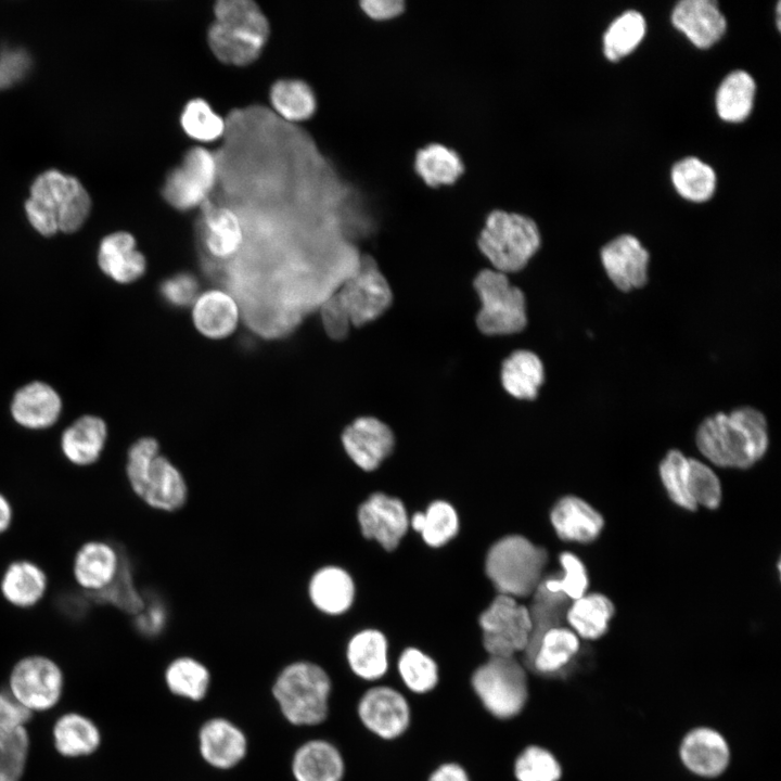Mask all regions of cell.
I'll return each mask as SVG.
<instances>
[{
  "label": "cell",
  "mask_w": 781,
  "mask_h": 781,
  "mask_svg": "<svg viewBox=\"0 0 781 781\" xmlns=\"http://www.w3.org/2000/svg\"><path fill=\"white\" fill-rule=\"evenodd\" d=\"M513 774L516 781H560L563 768L551 751L530 744L515 757Z\"/></svg>",
  "instance_id": "46"
},
{
  "label": "cell",
  "mask_w": 781,
  "mask_h": 781,
  "mask_svg": "<svg viewBox=\"0 0 781 781\" xmlns=\"http://www.w3.org/2000/svg\"><path fill=\"white\" fill-rule=\"evenodd\" d=\"M341 441L351 462L366 472L377 469L395 446L389 426L373 417L354 420L342 432Z\"/></svg>",
  "instance_id": "17"
},
{
  "label": "cell",
  "mask_w": 781,
  "mask_h": 781,
  "mask_svg": "<svg viewBox=\"0 0 781 781\" xmlns=\"http://www.w3.org/2000/svg\"><path fill=\"white\" fill-rule=\"evenodd\" d=\"M688 484L696 508L716 509L721 501V485L715 472L705 463L689 458Z\"/></svg>",
  "instance_id": "51"
},
{
  "label": "cell",
  "mask_w": 781,
  "mask_h": 781,
  "mask_svg": "<svg viewBox=\"0 0 781 781\" xmlns=\"http://www.w3.org/2000/svg\"><path fill=\"white\" fill-rule=\"evenodd\" d=\"M470 682L482 706L496 719L515 718L528 702L527 669L516 657L488 656L474 669Z\"/></svg>",
  "instance_id": "7"
},
{
  "label": "cell",
  "mask_w": 781,
  "mask_h": 781,
  "mask_svg": "<svg viewBox=\"0 0 781 781\" xmlns=\"http://www.w3.org/2000/svg\"><path fill=\"white\" fill-rule=\"evenodd\" d=\"M409 526L433 548L443 547L459 532L460 518L454 507L446 500H434L424 512H414Z\"/></svg>",
  "instance_id": "38"
},
{
  "label": "cell",
  "mask_w": 781,
  "mask_h": 781,
  "mask_svg": "<svg viewBox=\"0 0 781 781\" xmlns=\"http://www.w3.org/2000/svg\"><path fill=\"white\" fill-rule=\"evenodd\" d=\"M689 458L679 450H670L660 464V476L662 484L670 498L678 507L695 511L697 508L693 502L688 484Z\"/></svg>",
  "instance_id": "48"
},
{
  "label": "cell",
  "mask_w": 781,
  "mask_h": 781,
  "mask_svg": "<svg viewBox=\"0 0 781 781\" xmlns=\"http://www.w3.org/2000/svg\"><path fill=\"white\" fill-rule=\"evenodd\" d=\"M143 609L133 616L137 631L145 638H155L163 633L168 623V610L164 601L144 594Z\"/></svg>",
  "instance_id": "53"
},
{
  "label": "cell",
  "mask_w": 781,
  "mask_h": 781,
  "mask_svg": "<svg viewBox=\"0 0 781 781\" xmlns=\"http://www.w3.org/2000/svg\"><path fill=\"white\" fill-rule=\"evenodd\" d=\"M701 453L722 468L747 469L767 451L768 427L764 414L751 407L706 418L696 431Z\"/></svg>",
  "instance_id": "1"
},
{
  "label": "cell",
  "mask_w": 781,
  "mask_h": 781,
  "mask_svg": "<svg viewBox=\"0 0 781 781\" xmlns=\"http://www.w3.org/2000/svg\"><path fill=\"white\" fill-rule=\"evenodd\" d=\"M545 381V369L540 358L529 350H516L502 363L501 383L512 397L533 400Z\"/></svg>",
  "instance_id": "36"
},
{
  "label": "cell",
  "mask_w": 781,
  "mask_h": 781,
  "mask_svg": "<svg viewBox=\"0 0 781 781\" xmlns=\"http://www.w3.org/2000/svg\"><path fill=\"white\" fill-rule=\"evenodd\" d=\"M86 594L91 603L111 605L130 616L138 614L145 601L144 593L136 584L133 566L126 551H121L120 566L114 580L103 590Z\"/></svg>",
  "instance_id": "40"
},
{
  "label": "cell",
  "mask_w": 781,
  "mask_h": 781,
  "mask_svg": "<svg viewBox=\"0 0 781 781\" xmlns=\"http://www.w3.org/2000/svg\"><path fill=\"white\" fill-rule=\"evenodd\" d=\"M165 304L181 309L192 306L200 294L199 279L190 272L181 271L165 278L158 287Z\"/></svg>",
  "instance_id": "52"
},
{
  "label": "cell",
  "mask_w": 781,
  "mask_h": 781,
  "mask_svg": "<svg viewBox=\"0 0 781 781\" xmlns=\"http://www.w3.org/2000/svg\"><path fill=\"white\" fill-rule=\"evenodd\" d=\"M189 498L190 486L182 470L159 453L150 468L139 499L151 510L172 514L181 511Z\"/></svg>",
  "instance_id": "19"
},
{
  "label": "cell",
  "mask_w": 781,
  "mask_h": 781,
  "mask_svg": "<svg viewBox=\"0 0 781 781\" xmlns=\"http://www.w3.org/2000/svg\"><path fill=\"white\" fill-rule=\"evenodd\" d=\"M202 241L206 252L218 260L233 257L242 247L243 226L234 210L204 204Z\"/></svg>",
  "instance_id": "32"
},
{
  "label": "cell",
  "mask_w": 781,
  "mask_h": 781,
  "mask_svg": "<svg viewBox=\"0 0 781 781\" xmlns=\"http://www.w3.org/2000/svg\"><path fill=\"white\" fill-rule=\"evenodd\" d=\"M207 33L208 46L225 64L245 66L256 61L270 34L267 16L251 0H219Z\"/></svg>",
  "instance_id": "3"
},
{
  "label": "cell",
  "mask_w": 781,
  "mask_h": 781,
  "mask_svg": "<svg viewBox=\"0 0 781 781\" xmlns=\"http://www.w3.org/2000/svg\"><path fill=\"white\" fill-rule=\"evenodd\" d=\"M180 125L189 138L203 144L217 141L226 130L225 119L202 98L185 103Z\"/></svg>",
  "instance_id": "45"
},
{
  "label": "cell",
  "mask_w": 781,
  "mask_h": 781,
  "mask_svg": "<svg viewBox=\"0 0 781 781\" xmlns=\"http://www.w3.org/2000/svg\"><path fill=\"white\" fill-rule=\"evenodd\" d=\"M332 687L331 677L321 665L297 660L280 669L271 693L290 725L312 727L324 722L329 716Z\"/></svg>",
  "instance_id": "4"
},
{
  "label": "cell",
  "mask_w": 781,
  "mask_h": 781,
  "mask_svg": "<svg viewBox=\"0 0 781 781\" xmlns=\"http://www.w3.org/2000/svg\"><path fill=\"white\" fill-rule=\"evenodd\" d=\"M33 713L24 707L10 691H0V731L25 728Z\"/></svg>",
  "instance_id": "56"
},
{
  "label": "cell",
  "mask_w": 781,
  "mask_h": 781,
  "mask_svg": "<svg viewBox=\"0 0 781 781\" xmlns=\"http://www.w3.org/2000/svg\"><path fill=\"white\" fill-rule=\"evenodd\" d=\"M91 199L81 182L57 169H48L36 177L25 212L31 226L42 235L57 231L72 233L86 221Z\"/></svg>",
  "instance_id": "2"
},
{
  "label": "cell",
  "mask_w": 781,
  "mask_h": 781,
  "mask_svg": "<svg viewBox=\"0 0 781 781\" xmlns=\"http://www.w3.org/2000/svg\"><path fill=\"white\" fill-rule=\"evenodd\" d=\"M780 11H781V7H780V2H778L777 9H776V16H777L776 20H777V27H778V29H780V26H781V23H780V18H781Z\"/></svg>",
  "instance_id": "60"
},
{
  "label": "cell",
  "mask_w": 781,
  "mask_h": 781,
  "mask_svg": "<svg viewBox=\"0 0 781 781\" xmlns=\"http://www.w3.org/2000/svg\"><path fill=\"white\" fill-rule=\"evenodd\" d=\"M191 307L195 329L207 338H226L238 328L239 305L235 298L222 289L200 292Z\"/></svg>",
  "instance_id": "24"
},
{
  "label": "cell",
  "mask_w": 781,
  "mask_h": 781,
  "mask_svg": "<svg viewBox=\"0 0 781 781\" xmlns=\"http://www.w3.org/2000/svg\"><path fill=\"white\" fill-rule=\"evenodd\" d=\"M580 639L564 625L543 631L523 653L527 671L546 679H565L578 663Z\"/></svg>",
  "instance_id": "13"
},
{
  "label": "cell",
  "mask_w": 781,
  "mask_h": 781,
  "mask_svg": "<svg viewBox=\"0 0 781 781\" xmlns=\"http://www.w3.org/2000/svg\"><path fill=\"white\" fill-rule=\"evenodd\" d=\"M353 327H361L381 317L390 306V286L375 261L364 257L336 292Z\"/></svg>",
  "instance_id": "11"
},
{
  "label": "cell",
  "mask_w": 781,
  "mask_h": 781,
  "mask_svg": "<svg viewBox=\"0 0 781 781\" xmlns=\"http://www.w3.org/2000/svg\"><path fill=\"white\" fill-rule=\"evenodd\" d=\"M269 100L274 111L289 121H304L316 112L317 99L312 88L297 78L274 81L269 90Z\"/></svg>",
  "instance_id": "39"
},
{
  "label": "cell",
  "mask_w": 781,
  "mask_h": 781,
  "mask_svg": "<svg viewBox=\"0 0 781 781\" xmlns=\"http://www.w3.org/2000/svg\"><path fill=\"white\" fill-rule=\"evenodd\" d=\"M614 613V604L607 597L586 593L571 602L565 622L579 639L597 640L607 632Z\"/></svg>",
  "instance_id": "34"
},
{
  "label": "cell",
  "mask_w": 781,
  "mask_h": 781,
  "mask_svg": "<svg viewBox=\"0 0 781 781\" xmlns=\"http://www.w3.org/2000/svg\"><path fill=\"white\" fill-rule=\"evenodd\" d=\"M478 625L488 656L516 657L527 649L533 632L528 606L503 594L481 613Z\"/></svg>",
  "instance_id": "9"
},
{
  "label": "cell",
  "mask_w": 781,
  "mask_h": 781,
  "mask_svg": "<svg viewBox=\"0 0 781 781\" xmlns=\"http://www.w3.org/2000/svg\"><path fill=\"white\" fill-rule=\"evenodd\" d=\"M415 174L430 188L451 185L464 172V163L452 148L433 142L420 148L413 162Z\"/></svg>",
  "instance_id": "33"
},
{
  "label": "cell",
  "mask_w": 781,
  "mask_h": 781,
  "mask_svg": "<svg viewBox=\"0 0 781 781\" xmlns=\"http://www.w3.org/2000/svg\"><path fill=\"white\" fill-rule=\"evenodd\" d=\"M536 222L522 214L495 209L488 214L477 239L481 253L494 270L504 274L522 270L540 246Z\"/></svg>",
  "instance_id": "6"
},
{
  "label": "cell",
  "mask_w": 781,
  "mask_h": 781,
  "mask_svg": "<svg viewBox=\"0 0 781 781\" xmlns=\"http://www.w3.org/2000/svg\"><path fill=\"white\" fill-rule=\"evenodd\" d=\"M30 56L22 48H4L0 51V89L11 86L26 75Z\"/></svg>",
  "instance_id": "55"
},
{
  "label": "cell",
  "mask_w": 781,
  "mask_h": 781,
  "mask_svg": "<svg viewBox=\"0 0 781 781\" xmlns=\"http://www.w3.org/2000/svg\"><path fill=\"white\" fill-rule=\"evenodd\" d=\"M14 509L10 499L0 491V536L5 534L12 526Z\"/></svg>",
  "instance_id": "59"
},
{
  "label": "cell",
  "mask_w": 781,
  "mask_h": 781,
  "mask_svg": "<svg viewBox=\"0 0 781 781\" xmlns=\"http://www.w3.org/2000/svg\"><path fill=\"white\" fill-rule=\"evenodd\" d=\"M218 176L216 156L202 145L190 148L181 163L165 178V201L178 210H190L206 203Z\"/></svg>",
  "instance_id": "10"
},
{
  "label": "cell",
  "mask_w": 781,
  "mask_h": 781,
  "mask_svg": "<svg viewBox=\"0 0 781 781\" xmlns=\"http://www.w3.org/2000/svg\"><path fill=\"white\" fill-rule=\"evenodd\" d=\"M548 552L521 535L498 539L487 551L485 572L498 594L532 596L543 579Z\"/></svg>",
  "instance_id": "5"
},
{
  "label": "cell",
  "mask_w": 781,
  "mask_h": 781,
  "mask_svg": "<svg viewBox=\"0 0 781 781\" xmlns=\"http://www.w3.org/2000/svg\"><path fill=\"white\" fill-rule=\"evenodd\" d=\"M361 535L376 541L384 550H395L409 528L404 502L384 492L371 494L357 509Z\"/></svg>",
  "instance_id": "15"
},
{
  "label": "cell",
  "mask_w": 781,
  "mask_h": 781,
  "mask_svg": "<svg viewBox=\"0 0 781 781\" xmlns=\"http://www.w3.org/2000/svg\"><path fill=\"white\" fill-rule=\"evenodd\" d=\"M63 686L61 667L40 654L18 660L9 678L10 693L31 713L53 708L62 696Z\"/></svg>",
  "instance_id": "12"
},
{
  "label": "cell",
  "mask_w": 781,
  "mask_h": 781,
  "mask_svg": "<svg viewBox=\"0 0 781 781\" xmlns=\"http://www.w3.org/2000/svg\"><path fill=\"white\" fill-rule=\"evenodd\" d=\"M359 5L368 17L379 22L396 18L406 10L402 0H364Z\"/></svg>",
  "instance_id": "57"
},
{
  "label": "cell",
  "mask_w": 781,
  "mask_h": 781,
  "mask_svg": "<svg viewBox=\"0 0 781 781\" xmlns=\"http://www.w3.org/2000/svg\"><path fill=\"white\" fill-rule=\"evenodd\" d=\"M671 181L677 192L692 202L707 201L716 187L713 168L696 157H686L676 163L671 169Z\"/></svg>",
  "instance_id": "43"
},
{
  "label": "cell",
  "mask_w": 781,
  "mask_h": 781,
  "mask_svg": "<svg viewBox=\"0 0 781 781\" xmlns=\"http://www.w3.org/2000/svg\"><path fill=\"white\" fill-rule=\"evenodd\" d=\"M322 327L330 338H345L351 325L350 319L336 293L330 295L321 305Z\"/></svg>",
  "instance_id": "54"
},
{
  "label": "cell",
  "mask_w": 781,
  "mask_h": 781,
  "mask_svg": "<svg viewBox=\"0 0 781 781\" xmlns=\"http://www.w3.org/2000/svg\"><path fill=\"white\" fill-rule=\"evenodd\" d=\"M427 781H471V778L460 764L448 761L436 767Z\"/></svg>",
  "instance_id": "58"
},
{
  "label": "cell",
  "mask_w": 781,
  "mask_h": 781,
  "mask_svg": "<svg viewBox=\"0 0 781 781\" xmlns=\"http://www.w3.org/2000/svg\"><path fill=\"white\" fill-rule=\"evenodd\" d=\"M46 571L28 559L10 562L0 577V593L11 606L22 610L38 605L48 591Z\"/></svg>",
  "instance_id": "28"
},
{
  "label": "cell",
  "mask_w": 781,
  "mask_h": 781,
  "mask_svg": "<svg viewBox=\"0 0 781 781\" xmlns=\"http://www.w3.org/2000/svg\"><path fill=\"white\" fill-rule=\"evenodd\" d=\"M161 453L158 440L152 436L136 439L127 450L125 475L132 494L140 498L154 459Z\"/></svg>",
  "instance_id": "49"
},
{
  "label": "cell",
  "mask_w": 781,
  "mask_h": 781,
  "mask_svg": "<svg viewBox=\"0 0 781 781\" xmlns=\"http://www.w3.org/2000/svg\"><path fill=\"white\" fill-rule=\"evenodd\" d=\"M756 86L752 76L744 71L730 73L720 84L716 93V110L726 121L739 123L751 113Z\"/></svg>",
  "instance_id": "41"
},
{
  "label": "cell",
  "mask_w": 781,
  "mask_h": 781,
  "mask_svg": "<svg viewBox=\"0 0 781 781\" xmlns=\"http://www.w3.org/2000/svg\"><path fill=\"white\" fill-rule=\"evenodd\" d=\"M361 725L375 737L392 741L404 735L411 724V708L397 689L379 684L362 693L357 703Z\"/></svg>",
  "instance_id": "14"
},
{
  "label": "cell",
  "mask_w": 781,
  "mask_h": 781,
  "mask_svg": "<svg viewBox=\"0 0 781 781\" xmlns=\"http://www.w3.org/2000/svg\"><path fill=\"white\" fill-rule=\"evenodd\" d=\"M54 747L65 757H81L93 754L101 744L97 725L78 713L60 716L52 730Z\"/></svg>",
  "instance_id": "35"
},
{
  "label": "cell",
  "mask_w": 781,
  "mask_h": 781,
  "mask_svg": "<svg viewBox=\"0 0 781 781\" xmlns=\"http://www.w3.org/2000/svg\"><path fill=\"white\" fill-rule=\"evenodd\" d=\"M164 681L172 695L201 702L208 694L212 675L208 667L196 657L180 655L167 664Z\"/></svg>",
  "instance_id": "37"
},
{
  "label": "cell",
  "mask_w": 781,
  "mask_h": 781,
  "mask_svg": "<svg viewBox=\"0 0 781 781\" xmlns=\"http://www.w3.org/2000/svg\"><path fill=\"white\" fill-rule=\"evenodd\" d=\"M311 606L325 616L347 613L356 599V584L350 573L336 564L317 567L306 584Z\"/></svg>",
  "instance_id": "21"
},
{
  "label": "cell",
  "mask_w": 781,
  "mask_h": 781,
  "mask_svg": "<svg viewBox=\"0 0 781 781\" xmlns=\"http://www.w3.org/2000/svg\"><path fill=\"white\" fill-rule=\"evenodd\" d=\"M62 411L57 392L44 382L34 381L18 388L11 402L14 421L28 430H44L56 423Z\"/></svg>",
  "instance_id": "26"
},
{
  "label": "cell",
  "mask_w": 781,
  "mask_h": 781,
  "mask_svg": "<svg viewBox=\"0 0 781 781\" xmlns=\"http://www.w3.org/2000/svg\"><path fill=\"white\" fill-rule=\"evenodd\" d=\"M397 673L404 686L414 694L432 692L439 681L436 661L417 646L402 650L397 660Z\"/></svg>",
  "instance_id": "42"
},
{
  "label": "cell",
  "mask_w": 781,
  "mask_h": 781,
  "mask_svg": "<svg viewBox=\"0 0 781 781\" xmlns=\"http://www.w3.org/2000/svg\"><path fill=\"white\" fill-rule=\"evenodd\" d=\"M120 562V547L101 539L88 540L74 554V580L85 593L99 592L114 580Z\"/></svg>",
  "instance_id": "22"
},
{
  "label": "cell",
  "mask_w": 781,
  "mask_h": 781,
  "mask_svg": "<svg viewBox=\"0 0 781 781\" xmlns=\"http://www.w3.org/2000/svg\"><path fill=\"white\" fill-rule=\"evenodd\" d=\"M678 754L689 772L704 779L720 777L731 761L727 739L718 730L706 726L689 730L680 741Z\"/></svg>",
  "instance_id": "16"
},
{
  "label": "cell",
  "mask_w": 781,
  "mask_h": 781,
  "mask_svg": "<svg viewBox=\"0 0 781 781\" xmlns=\"http://www.w3.org/2000/svg\"><path fill=\"white\" fill-rule=\"evenodd\" d=\"M646 24L641 13L628 10L617 16L603 36V52L610 61L631 53L645 34Z\"/></svg>",
  "instance_id": "44"
},
{
  "label": "cell",
  "mask_w": 781,
  "mask_h": 781,
  "mask_svg": "<svg viewBox=\"0 0 781 781\" xmlns=\"http://www.w3.org/2000/svg\"><path fill=\"white\" fill-rule=\"evenodd\" d=\"M561 574L543 577L540 585L549 592L574 601L587 593L589 578L582 561L572 552H562L559 558Z\"/></svg>",
  "instance_id": "47"
},
{
  "label": "cell",
  "mask_w": 781,
  "mask_h": 781,
  "mask_svg": "<svg viewBox=\"0 0 781 781\" xmlns=\"http://www.w3.org/2000/svg\"><path fill=\"white\" fill-rule=\"evenodd\" d=\"M550 522L562 540L579 543L596 540L604 525L601 514L575 496H565L555 502L550 512Z\"/></svg>",
  "instance_id": "29"
},
{
  "label": "cell",
  "mask_w": 781,
  "mask_h": 781,
  "mask_svg": "<svg viewBox=\"0 0 781 781\" xmlns=\"http://www.w3.org/2000/svg\"><path fill=\"white\" fill-rule=\"evenodd\" d=\"M345 658L357 678L368 682L380 680L389 667L388 640L375 628L358 630L347 641Z\"/></svg>",
  "instance_id": "31"
},
{
  "label": "cell",
  "mask_w": 781,
  "mask_h": 781,
  "mask_svg": "<svg viewBox=\"0 0 781 781\" xmlns=\"http://www.w3.org/2000/svg\"><path fill=\"white\" fill-rule=\"evenodd\" d=\"M345 772L342 752L327 739L303 742L291 758V773L295 781H343Z\"/></svg>",
  "instance_id": "23"
},
{
  "label": "cell",
  "mask_w": 781,
  "mask_h": 781,
  "mask_svg": "<svg viewBox=\"0 0 781 781\" xmlns=\"http://www.w3.org/2000/svg\"><path fill=\"white\" fill-rule=\"evenodd\" d=\"M29 737L26 728L0 731V781H20L27 763Z\"/></svg>",
  "instance_id": "50"
},
{
  "label": "cell",
  "mask_w": 781,
  "mask_h": 781,
  "mask_svg": "<svg viewBox=\"0 0 781 781\" xmlns=\"http://www.w3.org/2000/svg\"><path fill=\"white\" fill-rule=\"evenodd\" d=\"M108 430L105 421L85 414L68 425L61 435L60 446L64 458L73 465L86 468L102 456Z\"/></svg>",
  "instance_id": "30"
},
{
  "label": "cell",
  "mask_w": 781,
  "mask_h": 781,
  "mask_svg": "<svg viewBox=\"0 0 781 781\" xmlns=\"http://www.w3.org/2000/svg\"><path fill=\"white\" fill-rule=\"evenodd\" d=\"M600 255L607 277L618 290L628 292L646 283L650 255L633 235L615 238Z\"/></svg>",
  "instance_id": "20"
},
{
  "label": "cell",
  "mask_w": 781,
  "mask_h": 781,
  "mask_svg": "<svg viewBox=\"0 0 781 781\" xmlns=\"http://www.w3.org/2000/svg\"><path fill=\"white\" fill-rule=\"evenodd\" d=\"M481 302L476 317L478 330L486 335H510L527 324L524 293L511 284L508 276L494 269L482 270L474 279Z\"/></svg>",
  "instance_id": "8"
},
{
  "label": "cell",
  "mask_w": 781,
  "mask_h": 781,
  "mask_svg": "<svg viewBox=\"0 0 781 781\" xmlns=\"http://www.w3.org/2000/svg\"><path fill=\"white\" fill-rule=\"evenodd\" d=\"M197 746L200 756L208 766L218 770H229L246 757L248 740L244 730L235 722L218 716L201 725Z\"/></svg>",
  "instance_id": "18"
},
{
  "label": "cell",
  "mask_w": 781,
  "mask_h": 781,
  "mask_svg": "<svg viewBox=\"0 0 781 781\" xmlns=\"http://www.w3.org/2000/svg\"><path fill=\"white\" fill-rule=\"evenodd\" d=\"M674 26L697 48L717 42L726 31L725 16L712 0H682L671 13Z\"/></svg>",
  "instance_id": "25"
},
{
  "label": "cell",
  "mask_w": 781,
  "mask_h": 781,
  "mask_svg": "<svg viewBox=\"0 0 781 781\" xmlns=\"http://www.w3.org/2000/svg\"><path fill=\"white\" fill-rule=\"evenodd\" d=\"M97 258L102 272L120 284L132 283L146 271L145 256L137 248L135 236L126 231L104 236Z\"/></svg>",
  "instance_id": "27"
}]
</instances>
